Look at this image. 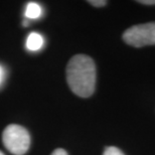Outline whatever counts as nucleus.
<instances>
[{
	"mask_svg": "<svg viewBox=\"0 0 155 155\" xmlns=\"http://www.w3.org/2000/svg\"><path fill=\"white\" fill-rule=\"evenodd\" d=\"M67 81L71 90L77 96L88 98L96 88V66L88 55L77 54L67 66Z\"/></svg>",
	"mask_w": 155,
	"mask_h": 155,
	"instance_id": "1",
	"label": "nucleus"
},
{
	"mask_svg": "<svg viewBox=\"0 0 155 155\" xmlns=\"http://www.w3.org/2000/svg\"><path fill=\"white\" fill-rule=\"evenodd\" d=\"M3 144L9 152L14 155H23L30 146V136L28 131L22 126L10 124L2 134Z\"/></svg>",
	"mask_w": 155,
	"mask_h": 155,
	"instance_id": "2",
	"label": "nucleus"
},
{
	"mask_svg": "<svg viewBox=\"0 0 155 155\" xmlns=\"http://www.w3.org/2000/svg\"><path fill=\"white\" fill-rule=\"evenodd\" d=\"M123 39L127 45L135 48L155 45V22L129 27L123 33Z\"/></svg>",
	"mask_w": 155,
	"mask_h": 155,
	"instance_id": "3",
	"label": "nucleus"
},
{
	"mask_svg": "<svg viewBox=\"0 0 155 155\" xmlns=\"http://www.w3.org/2000/svg\"><path fill=\"white\" fill-rule=\"evenodd\" d=\"M43 45L42 36L38 32H31L26 39V48L30 51H38Z\"/></svg>",
	"mask_w": 155,
	"mask_h": 155,
	"instance_id": "4",
	"label": "nucleus"
},
{
	"mask_svg": "<svg viewBox=\"0 0 155 155\" xmlns=\"http://www.w3.org/2000/svg\"><path fill=\"white\" fill-rule=\"evenodd\" d=\"M42 9L41 6L35 2H29L25 8V17L28 19H36L41 16Z\"/></svg>",
	"mask_w": 155,
	"mask_h": 155,
	"instance_id": "5",
	"label": "nucleus"
},
{
	"mask_svg": "<svg viewBox=\"0 0 155 155\" xmlns=\"http://www.w3.org/2000/svg\"><path fill=\"white\" fill-rule=\"evenodd\" d=\"M103 155H124V153L117 147H107L104 151Z\"/></svg>",
	"mask_w": 155,
	"mask_h": 155,
	"instance_id": "6",
	"label": "nucleus"
},
{
	"mask_svg": "<svg viewBox=\"0 0 155 155\" xmlns=\"http://www.w3.org/2000/svg\"><path fill=\"white\" fill-rule=\"evenodd\" d=\"M88 2L95 7H103L107 4V1H105V0H90Z\"/></svg>",
	"mask_w": 155,
	"mask_h": 155,
	"instance_id": "7",
	"label": "nucleus"
},
{
	"mask_svg": "<svg viewBox=\"0 0 155 155\" xmlns=\"http://www.w3.org/2000/svg\"><path fill=\"white\" fill-rule=\"evenodd\" d=\"M51 155H68V153L63 148H58V149H55L54 152L51 153Z\"/></svg>",
	"mask_w": 155,
	"mask_h": 155,
	"instance_id": "8",
	"label": "nucleus"
},
{
	"mask_svg": "<svg viewBox=\"0 0 155 155\" xmlns=\"http://www.w3.org/2000/svg\"><path fill=\"white\" fill-rule=\"evenodd\" d=\"M139 3L142 4H147V5H154L155 4V0H139Z\"/></svg>",
	"mask_w": 155,
	"mask_h": 155,
	"instance_id": "9",
	"label": "nucleus"
},
{
	"mask_svg": "<svg viewBox=\"0 0 155 155\" xmlns=\"http://www.w3.org/2000/svg\"><path fill=\"white\" fill-rule=\"evenodd\" d=\"M3 78H4V72H3V69H2V68L0 67V84L2 83Z\"/></svg>",
	"mask_w": 155,
	"mask_h": 155,
	"instance_id": "10",
	"label": "nucleus"
},
{
	"mask_svg": "<svg viewBox=\"0 0 155 155\" xmlns=\"http://www.w3.org/2000/svg\"><path fill=\"white\" fill-rule=\"evenodd\" d=\"M0 155H4V154H3V153L1 152V151H0Z\"/></svg>",
	"mask_w": 155,
	"mask_h": 155,
	"instance_id": "11",
	"label": "nucleus"
}]
</instances>
